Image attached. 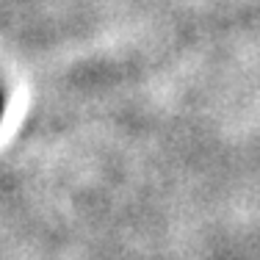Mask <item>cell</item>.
I'll return each instance as SVG.
<instances>
[{"label": "cell", "mask_w": 260, "mask_h": 260, "mask_svg": "<svg viewBox=\"0 0 260 260\" xmlns=\"http://www.w3.org/2000/svg\"><path fill=\"white\" fill-rule=\"evenodd\" d=\"M0 116H3V91H0Z\"/></svg>", "instance_id": "obj_1"}]
</instances>
